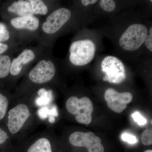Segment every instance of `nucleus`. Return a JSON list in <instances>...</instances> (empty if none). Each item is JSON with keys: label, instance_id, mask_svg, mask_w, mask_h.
I'll return each instance as SVG.
<instances>
[{"label": "nucleus", "instance_id": "nucleus-1", "mask_svg": "<svg viewBox=\"0 0 152 152\" xmlns=\"http://www.w3.org/2000/svg\"><path fill=\"white\" fill-rule=\"evenodd\" d=\"M66 106L68 112L75 116L77 122L86 125L91 122L94 107L89 98L85 96L79 99L71 97L66 102Z\"/></svg>", "mask_w": 152, "mask_h": 152}, {"label": "nucleus", "instance_id": "nucleus-2", "mask_svg": "<svg viewBox=\"0 0 152 152\" xmlns=\"http://www.w3.org/2000/svg\"><path fill=\"white\" fill-rule=\"evenodd\" d=\"M96 47L94 42L88 39L74 42L69 49L71 63L77 66L86 65L94 58Z\"/></svg>", "mask_w": 152, "mask_h": 152}, {"label": "nucleus", "instance_id": "nucleus-3", "mask_svg": "<svg viewBox=\"0 0 152 152\" xmlns=\"http://www.w3.org/2000/svg\"><path fill=\"white\" fill-rule=\"evenodd\" d=\"M147 35L145 26L140 24L131 25L120 38V46L126 50H136L145 42Z\"/></svg>", "mask_w": 152, "mask_h": 152}, {"label": "nucleus", "instance_id": "nucleus-4", "mask_svg": "<svg viewBox=\"0 0 152 152\" xmlns=\"http://www.w3.org/2000/svg\"><path fill=\"white\" fill-rule=\"evenodd\" d=\"M102 71L105 74L103 80L112 83L120 84L126 79L124 65L117 57H106L101 64Z\"/></svg>", "mask_w": 152, "mask_h": 152}, {"label": "nucleus", "instance_id": "nucleus-5", "mask_svg": "<svg viewBox=\"0 0 152 152\" xmlns=\"http://www.w3.org/2000/svg\"><path fill=\"white\" fill-rule=\"evenodd\" d=\"M69 141L74 146L86 147L88 152H104L100 138L92 132H75L69 136Z\"/></svg>", "mask_w": 152, "mask_h": 152}, {"label": "nucleus", "instance_id": "nucleus-6", "mask_svg": "<svg viewBox=\"0 0 152 152\" xmlns=\"http://www.w3.org/2000/svg\"><path fill=\"white\" fill-rule=\"evenodd\" d=\"M104 99L109 108L120 113L127 107L128 104L132 100L133 96L129 92L119 93L112 88L106 90Z\"/></svg>", "mask_w": 152, "mask_h": 152}, {"label": "nucleus", "instance_id": "nucleus-7", "mask_svg": "<svg viewBox=\"0 0 152 152\" xmlns=\"http://www.w3.org/2000/svg\"><path fill=\"white\" fill-rule=\"evenodd\" d=\"M29 110L25 104H19L8 113V128L12 134H15L23 127L30 117Z\"/></svg>", "mask_w": 152, "mask_h": 152}, {"label": "nucleus", "instance_id": "nucleus-8", "mask_svg": "<svg viewBox=\"0 0 152 152\" xmlns=\"http://www.w3.org/2000/svg\"><path fill=\"white\" fill-rule=\"evenodd\" d=\"M56 72L54 65L50 61L42 60L30 72L29 78L36 83H44L51 80Z\"/></svg>", "mask_w": 152, "mask_h": 152}, {"label": "nucleus", "instance_id": "nucleus-9", "mask_svg": "<svg viewBox=\"0 0 152 152\" xmlns=\"http://www.w3.org/2000/svg\"><path fill=\"white\" fill-rule=\"evenodd\" d=\"M71 16L70 11L68 9H58L47 18L46 21L43 24L42 29L47 34H54L69 20Z\"/></svg>", "mask_w": 152, "mask_h": 152}, {"label": "nucleus", "instance_id": "nucleus-10", "mask_svg": "<svg viewBox=\"0 0 152 152\" xmlns=\"http://www.w3.org/2000/svg\"><path fill=\"white\" fill-rule=\"evenodd\" d=\"M35 58V55L32 50L28 49L24 50L11 63L10 73L12 75H17L20 72L24 65L33 61Z\"/></svg>", "mask_w": 152, "mask_h": 152}, {"label": "nucleus", "instance_id": "nucleus-11", "mask_svg": "<svg viewBox=\"0 0 152 152\" xmlns=\"http://www.w3.org/2000/svg\"><path fill=\"white\" fill-rule=\"evenodd\" d=\"M11 23L16 28L35 31L39 27V20L34 16L19 17L12 19Z\"/></svg>", "mask_w": 152, "mask_h": 152}, {"label": "nucleus", "instance_id": "nucleus-12", "mask_svg": "<svg viewBox=\"0 0 152 152\" xmlns=\"http://www.w3.org/2000/svg\"><path fill=\"white\" fill-rule=\"evenodd\" d=\"M8 10L20 17L34 16V13L29 1H20L15 2L8 8Z\"/></svg>", "mask_w": 152, "mask_h": 152}, {"label": "nucleus", "instance_id": "nucleus-13", "mask_svg": "<svg viewBox=\"0 0 152 152\" xmlns=\"http://www.w3.org/2000/svg\"><path fill=\"white\" fill-rule=\"evenodd\" d=\"M27 152H53L50 141L41 138L36 141L28 148Z\"/></svg>", "mask_w": 152, "mask_h": 152}, {"label": "nucleus", "instance_id": "nucleus-14", "mask_svg": "<svg viewBox=\"0 0 152 152\" xmlns=\"http://www.w3.org/2000/svg\"><path fill=\"white\" fill-rule=\"evenodd\" d=\"M38 94L39 97L36 99V104L37 105H47L51 101L52 93L51 91H48L46 89L42 88L38 91Z\"/></svg>", "mask_w": 152, "mask_h": 152}, {"label": "nucleus", "instance_id": "nucleus-15", "mask_svg": "<svg viewBox=\"0 0 152 152\" xmlns=\"http://www.w3.org/2000/svg\"><path fill=\"white\" fill-rule=\"evenodd\" d=\"M11 64V60L9 56L0 55V78L5 77L8 75Z\"/></svg>", "mask_w": 152, "mask_h": 152}, {"label": "nucleus", "instance_id": "nucleus-16", "mask_svg": "<svg viewBox=\"0 0 152 152\" xmlns=\"http://www.w3.org/2000/svg\"><path fill=\"white\" fill-rule=\"evenodd\" d=\"M29 2L31 4L34 13L46 15L48 13V7L42 1L40 0H30Z\"/></svg>", "mask_w": 152, "mask_h": 152}, {"label": "nucleus", "instance_id": "nucleus-17", "mask_svg": "<svg viewBox=\"0 0 152 152\" xmlns=\"http://www.w3.org/2000/svg\"><path fill=\"white\" fill-rule=\"evenodd\" d=\"M9 102L5 96L0 94V120L5 115L8 107Z\"/></svg>", "mask_w": 152, "mask_h": 152}, {"label": "nucleus", "instance_id": "nucleus-18", "mask_svg": "<svg viewBox=\"0 0 152 152\" xmlns=\"http://www.w3.org/2000/svg\"><path fill=\"white\" fill-rule=\"evenodd\" d=\"M100 6L104 10L107 12H111L115 10V3L113 0H101Z\"/></svg>", "mask_w": 152, "mask_h": 152}, {"label": "nucleus", "instance_id": "nucleus-19", "mask_svg": "<svg viewBox=\"0 0 152 152\" xmlns=\"http://www.w3.org/2000/svg\"><path fill=\"white\" fill-rule=\"evenodd\" d=\"M142 143L146 146L150 145L152 144V129H147L143 132L141 136Z\"/></svg>", "mask_w": 152, "mask_h": 152}, {"label": "nucleus", "instance_id": "nucleus-20", "mask_svg": "<svg viewBox=\"0 0 152 152\" xmlns=\"http://www.w3.org/2000/svg\"><path fill=\"white\" fill-rule=\"evenodd\" d=\"M133 118L135 121L140 126H142L145 125L147 123L146 120L138 112H136L135 113L132 115Z\"/></svg>", "mask_w": 152, "mask_h": 152}, {"label": "nucleus", "instance_id": "nucleus-21", "mask_svg": "<svg viewBox=\"0 0 152 152\" xmlns=\"http://www.w3.org/2000/svg\"><path fill=\"white\" fill-rule=\"evenodd\" d=\"M123 140L127 142L129 144H134L137 142L138 140L135 136L128 133L123 134L121 137Z\"/></svg>", "mask_w": 152, "mask_h": 152}, {"label": "nucleus", "instance_id": "nucleus-22", "mask_svg": "<svg viewBox=\"0 0 152 152\" xmlns=\"http://www.w3.org/2000/svg\"><path fill=\"white\" fill-rule=\"evenodd\" d=\"M58 116L57 108L56 106L52 107L51 109L50 110L49 113V121L50 123H53L55 122V117H57Z\"/></svg>", "mask_w": 152, "mask_h": 152}, {"label": "nucleus", "instance_id": "nucleus-23", "mask_svg": "<svg viewBox=\"0 0 152 152\" xmlns=\"http://www.w3.org/2000/svg\"><path fill=\"white\" fill-rule=\"evenodd\" d=\"M50 110L47 107H42L38 110V115L42 119H45L49 117Z\"/></svg>", "mask_w": 152, "mask_h": 152}, {"label": "nucleus", "instance_id": "nucleus-24", "mask_svg": "<svg viewBox=\"0 0 152 152\" xmlns=\"http://www.w3.org/2000/svg\"><path fill=\"white\" fill-rule=\"evenodd\" d=\"M10 38V33L7 30H0V42H5Z\"/></svg>", "mask_w": 152, "mask_h": 152}, {"label": "nucleus", "instance_id": "nucleus-25", "mask_svg": "<svg viewBox=\"0 0 152 152\" xmlns=\"http://www.w3.org/2000/svg\"><path fill=\"white\" fill-rule=\"evenodd\" d=\"M145 44L147 48L151 52L152 51V35L147 36L145 41Z\"/></svg>", "mask_w": 152, "mask_h": 152}, {"label": "nucleus", "instance_id": "nucleus-26", "mask_svg": "<svg viewBox=\"0 0 152 152\" xmlns=\"http://www.w3.org/2000/svg\"><path fill=\"white\" fill-rule=\"evenodd\" d=\"M8 136L7 133L0 128V145L5 142L7 139Z\"/></svg>", "mask_w": 152, "mask_h": 152}, {"label": "nucleus", "instance_id": "nucleus-27", "mask_svg": "<svg viewBox=\"0 0 152 152\" xmlns=\"http://www.w3.org/2000/svg\"><path fill=\"white\" fill-rule=\"evenodd\" d=\"M98 1L97 0H82L81 2L83 5L88 6L89 5L93 4Z\"/></svg>", "mask_w": 152, "mask_h": 152}, {"label": "nucleus", "instance_id": "nucleus-28", "mask_svg": "<svg viewBox=\"0 0 152 152\" xmlns=\"http://www.w3.org/2000/svg\"><path fill=\"white\" fill-rule=\"evenodd\" d=\"M8 48L7 45L0 42V54L7 50Z\"/></svg>", "mask_w": 152, "mask_h": 152}, {"label": "nucleus", "instance_id": "nucleus-29", "mask_svg": "<svg viewBox=\"0 0 152 152\" xmlns=\"http://www.w3.org/2000/svg\"><path fill=\"white\" fill-rule=\"evenodd\" d=\"M0 30H6L5 25L2 23H0Z\"/></svg>", "mask_w": 152, "mask_h": 152}, {"label": "nucleus", "instance_id": "nucleus-30", "mask_svg": "<svg viewBox=\"0 0 152 152\" xmlns=\"http://www.w3.org/2000/svg\"><path fill=\"white\" fill-rule=\"evenodd\" d=\"M150 35H152V28L151 27V28H150L149 31Z\"/></svg>", "mask_w": 152, "mask_h": 152}, {"label": "nucleus", "instance_id": "nucleus-31", "mask_svg": "<svg viewBox=\"0 0 152 152\" xmlns=\"http://www.w3.org/2000/svg\"><path fill=\"white\" fill-rule=\"evenodd\" d=\"M144 152H152V151L151 150H148L145 151Z\"/></svg>", "mask_w": 152, "mask_h": 152}, {"label": "nucleus", "instance_id": "nucleus-32", "mask_svg": "<svg viewBox=\"0 0 152 152\" xmlns=\"http://www.w3.org/2000/svg\"><path fill=\"white\" fill-rule=\"evenodd\" d=\"M152 120L151 119V124H152Z\"/></svg>", "mask_w": 152, "mask_h": 152}]
</instances>
